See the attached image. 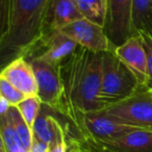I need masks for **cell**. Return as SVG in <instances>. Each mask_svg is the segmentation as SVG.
<instances>
[{
    "instance_id": "cell-1",
    "label": "cell",
    "mask_w": 152,
    "mask_h": 152,
    "mask_svg": "<svg viewBox=\"0 0 152 152\" xmlns=\"http://www.w3.org/2000/svg\"><path fill=\"white\" fill-rule=\"evenodd\" d=\"M102 53L78 46L59 66L63 83V113L78 129L81 114L103 108L100 101Z\"/></svg>"
},
{
    "instance_id": "cell-2",
    "label": "cell",
    "mask_w": 152,
    "mask_h": 152,
    "mask_svg": "<svg viewBox=\"0 0 152 152\" xmlns=\"http://www.w3.org/2000/svg\"><path fill=\"white\" fill-rule=\"evenodd\" d=\"M50 0H1L0 55L9 64L25 56L46 29Z\"/></svg>"
},
{
    "instance_id": "cell-3",
    "label": "cell",
    "mask_w": 152,
    "mask_h": 152,
    "mask_svg": "<svg viewBox=\"0 0 152 152\" xmlns=\"http://www.w3.org/2000/svg\"><path fill=\"white\" fill-rule=\"evenodd\" d=\"M141 87L143 86L115 51L102 53L100 101L103 108L130 97Z\"/></svg>"
},
{
    "instance_id": "cell-4",
    "label": "cell",
    "mask_w": 152,
    "mask_h": 152,
    "mask_svg": "<svg viewBox=\"0 0 152 152\" xmlns=\"http://www.w3.org/2000/svg\"><path fill=\"white\" fill-rule=\"evenodd\" d=\"M96 113L116 122L152 132V92L141 87L130 97Z\"/></svg>"
},
{
    "instance_id": "cell-5",
    "label": "cell",
    "mask_w": 152,
    "mask_h": 152,
    "mask_svg": "<svg viewBox=\"0 0 152 152\" xmlns=\"http://www.w3.org/2000/svg\"><path fill=\"white\" fill-rule=\"evenodd\" d=\"M78 46L61 29L46 28L41 40L25 55V58H39L59 67L75 52Z\"/></svg>"
},
{
    "instance_id": "cell-6",
    "label": "cell",
    "mask_w": 152,
    "mask_h": 152,
    "mask_svg": "<svg viewBox=\"0 0 152 152\" xmlns=\"http://www.w3.org/2000/svg\"><path fill=\"white\" fill-rule=\"evenodd\" d=\"M31 65L38 83V97L43 104L63 113V83L59 67L39 58H26Z\"/></svg>"
},
{
    "instance_id": "cell-7",
    "label": "cell",
    "mask_w": 152,
    "mask_h": 152,
    "mask_svg": "<svg viewBox=\"0 0 152 152\" xmlns=\"http://www.w3.org/2000/svg\"><path fill=\"white\" fill-rule=\"evenodd\" d=\"M61 30L79 46L93 52L100 53L115 51L116 49V46L106 36L103 26L98 25L86 18L74 21Z\"/></svg>"
},
{
    "instance_id": "cell-8",
    "label": "cell",
    "mask_w": 152,
    "mask_h": 152,
    "mask_svg": "<svg viewBox=\"0 0 152 152\" xmlns=\"http://www.w3.org/2000/svg\"><path fill=\"white\" fill-rule=\"evenodd\" d=\"M83 141L93 152H152V132L144 129H134L106 141Z\"/></svg>"
},
{
    "instance_id": "cell-9",
    "label": "cell",
    "mask_w": 152,
    "mask_h": 152,
    "mask_svg": "<svg viewBox=\"0 0 152 152\" xmlns=\"http://www.w3.org/2000/svg\"><path fill=\"white\" fill-rule=\"evenodd\" d=\"M134 129L139 128L116 122L96 112L81 114L79 118L78 131L81 139L106 141L119 137Z\"/></svg>"
},
{
    "instance_id": "cell-10",
    "label": "cell",
    "mask_w": 152,
    "mask_h": 152,
    "mask_svg": "<svg viewBox=\"0 0 152 152\" xmlns=\"http://www.w3.org/2000/svg\"><path fill=\"white\" fill-rule=\"evenodd\" d=\"M132 0H107L105 29L106 36L115 46H120L131 36Z\"/></svg>"
},
{
    "instance_id": "cell-11",
    "label": "cell",
    "mask_w": 152,
    "mask_h": 152,
    "mask_svg": "<svg viewBox=\"0 0 152 152\" xmlns=\"http://www.w3.org/2000/svg\"><path fill=\"white\" fill-rule=\"evenodd\" d=\"M116 55L132 72L135 78L143 87H147L148 66L145 46L141 36H132L125 43L115 49Z\"/></svg>"
},
{
    "instance_id": "cell-12",
    "label": "cell",
    "mask_w": 152,
    "mask_h": 152,
    "mask_svg": "<svg viewBox=\"0 0 152 152\" xmlns=\"http://www.w3.org/2000/svg\"><path fill=\"white\" fill-rule=\"evenodd\" d=\"M0 76L7 79L27 97L38 96L36 74L29 61L24 56H19L10 61L2 69Z\"/></svg>"
},
{
    "instance_id": "cell-13",
    "label": "cell",
    "mask_w": 152,
    "mask_h": 152,
    "mask_svg": "<svg viewBox=\"0 0 152 152\" xmlns=\"http://www.w3.org/2000/svg\"><path fill=\"white\" fill-rule=\"evenodd\" d=\"M81 18L83 17L76 0H50L47 11L46 28L63 29Z\"/></svg>"
},
{
    "instance_id": "cell-14",
    "label": "cell",
    "mask_w": 152,
    "mask_h": 152,
    "mask_svg": "<svg viewBox=\"0 0 152 152\" xmlns=\"http://www.w3.org/2000/svg\"><path fill=\"white\" fill-rule=\"evenodd\" d=\"M49 110L41 108L40 115L34 126V135L50 146L65 134L66 129Z\"/></svg>"
},
{
    "instance_id": "cell-15",
    "label": "cell",
    "mask_w": 152,
    "mask_h": 152,
    "mask_svg": "<svg viewBox=\"0 0 152 152\" xmlns=\"http://www.w3.org/2000/svg\"><path fill=\"white\" fill-rule=\"evenodd\" d=\"M141 32L152 36V0H132L131 36Z\"/></svg>"
},
{
    "instance_id": "cell-16",
    "label": "cell",
    "mask_w": 152,
    "mask_h": 152,
    "mask_svg": "<svg viewBox=\"0 0 152 152\" xmlns=\"http://www.w3.org/2000/svg\"><path fill=\"white\" fill-rule=\"evenodd\" d=\"M0 121L1 147L4 148L5 152H28L14 129L9 113L1 115Z\"/></svg>"
},
{
    "instance_id": "cell-17",
    "label": "cell",
    "mask_w": 152,
    "mask_h": 152,
    "mask_svg": "<svg viewBox=\"0 0 152 152\" xmlns=\"http://www.w3.org/2000/svg\"><path fill=\"white\" fill-rule=\"evenodd\" d=\"M76 2L83 18L100 26H105L107 0H76Z\"/></svg>"
},
{
    "instance_id": "cell-18",
    "label": "cell",
    "mask_w": 152,
    "mask_h": 152,
    "mask_svg": "<svg viewBox=\"0 0 152 152\" xmlns=\"http://www.w3.org/2000/svg\"><path fill=\"white\" fill-rule=\"evenodd\" d=\"M7 113H9L11 122L13 124V127L15 129L16 133H17L18 137L22 142L24 147L27 149V151L29 152L32 145V140H34V132L26 124L24 119L22 118L17 106H11Z\"/></svg>"
},
{
    "instance_id": "cell-19",
    "label": "cell",
    "mask_w": 152,
    "mask_h": 152,
    "mask_svg": "<svg viewBox=\"0 0 152 152\" xmlns=\"http://www.w3.org/2000/svg\"><path fill=\"white\" fill-rule=\"evenodd\" d=\"M42 105V101L38 96L27 97L24 101H22L21 103L17 105V108L19 110L22 118L24 119L28 127L32 130V132H34V123L40 115Z\"/></svg>"
},
{
    "instance_id": "cell-20",
    "label": "cell",
    "mask_w": 152,
    "mask_h": 152,
    "mask_svg": "<svg viewBox=\"0 0 152 152\" xmlns=\"http://www.w3.org/2000/svg\"><path fill=\"white\" fill-rule=\"evenodd\" d=\"M0 97L4 98L11 106H17L27 98V96L0 76Z\"/></svg>"
},
{
    "instance_id": "cell-21",
    "label": "cell",
    "mask_w": 152,
    "mask_h": 152,
    "mask_svg": "<svg viewBox=\"0 0 152 152\" xmlns=\"http://www.w3.org/2000/svg\"><path fill=\"white\" fill-rule=\"evenodd\" d=\"M143 40L144 46H145L146 55H147V66H148V83L147 89L152 91V36L147 32H141L139 34Z\"/></svg>"
},
{
    "instance_id": "cell-22",
    "label": "cell",
    "mask_w": 152,
    "mask_h": 152,
    "mask_svg": "<svg viewBox=\"0 0 152 152\" xmlns=\"http://www.w3.org/2000/svg\"><path fill=\"white\" fill-rule=\"evenodd\" d=\"M67 152H93L87 145L83 139L80 140H70L68 141V151Z\"/></svg>"
},
{
    "instance_id": "cell-23",
    "label": "cell",
    "mask_w": 152,
    "mask_h": 152,
    "mask_svg": "<svg viewBox=\"0 0 152 152\" xmlns=\"http://www.w3.org/2000/svg\"><path fill=\"white\" fill-rule=\"evenodd\" d=\"M67 151H68V139L65 133L54 144L49 146L47 152H67Z\"/></svg>"
},
{
    "instance_id": "cell-24",
    "label": "cell",
    "mask_w": 152,
    "mask_h": 152,
    "mask_svg": "<svg viewBox=\"0 0 152 152\" xmlns=\"http://www.w3.org/2000/svg\"><path fill=\"white\" fill-rule=\"evenodd\" d=\"M151 92H152V91H151Z\"/></svg>"
}]
</instances>
